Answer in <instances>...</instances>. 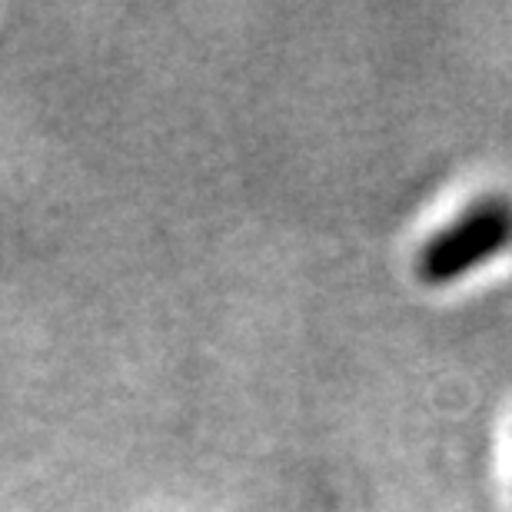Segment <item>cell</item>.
<instances>
[{
	"instance_id": "cell-1",
	"label": "cell",
	"mask_w": 512,
	"mask_h": 512,
	"mask_svg": "<svg viewBox=\"0 0 512 512\" xmlns=\"http://www.w3.org/2000/svg\"><path fill=\"white\" fill-rule=\"evenodd\" d=\"M512 247V200L479 197L419 250L416 273L429 286H449Z\"/></svg>"
}]
</instances>
